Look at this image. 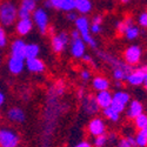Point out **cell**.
I'll use <instances>...</instances> for the list:
<instances>
[{"instance_id":"cell-37","label":"cell","mask_w":147,"mask_h":147,"mask_svg":"<svg viewBox=\"0 0 147 147\" xmlns=\"http://www.w3.org/2000/svg\"><path fill=\"white\" fill-rule=\"evenodd\" d=\"M79 14L77 13L76 11H71V12H67L66 13V19L69 21V22H76V20L78 19Z\"/></svg>"},{"instance_id":"cell-43","label":"cell","mask_w":147,"mask_h":147,"mask_svg":"<svg viewBox=\"0 0 147 147\" xmlns=\"http://www.w3.org/2000/svg\"><path fill=\"white\" fill-rule=\"evenodd\" d=\"M5 100H6V98H5V94L0 91V106H3L5 104Z\"/></svg>"},{"instance_id":"cell-38","label":"cell","mask_w":147,"mask_h":147,"mask_svg":"<svg viewBox=\"0 0 147 147\" xmlns=\"http://www.w3.org/2000/svg\"><path fill=\"white\" fill-rule=\"evenodd\" d=\"M73 147H93V145H92V142L88 141V140H81V141H79L78 144H76Z\"/></svg>"},{"instance_id":"cell-50","label":"cell","mask_w":147,"mask_h":147,"mask_svg":"<svg viewBox=\"0 0 147 147\" xmlns=\"http://www.w3.org/2000/svg\"><path fill=\"white\" fill-rule=\"evenodd\" d=\"M0 6H1V3H0Z\"/></svg>"},{"instance_id":"cell-34","label":"cell","mask_w":147,"mask_h":147,"mask_svg":"<svg viewBox=\"0 0 147 147\" xmlns=\"http://www.w3.org/2000/svg\"><path fill=\"white\" fill-rule=\"evenodd\" d=\"M90 30H91V33L93 35L100 34L102 32V24H91Z\"/></svg>"},{"instance_id":"cell-41","label":"cell","mask_w":147,"mask_h":147,"mask_svg":"<svg viewBox=\"0 0 147 147\" xmlns=\"http://www.w3.org/2000/svg\"><path fill=\"white\" fill-rule=\"evenodd\" d=\"M107 138H108V144L109 142H113V141H118L117 140V134L114 132H111L107 134Z\"/></svg>"},{"instance_id":"cell-24","label":"cell","mask_w":147,"mask_h":147,"mask_svg":"<svg viewBox=\"0 0 147 147\" xmlns=\"http://www.w3.org/2000/svg\"><path fill=\"white\" fill-rule=\"evenodd\" d=\"M39 54H40V46L38 44H34V42L27 44L26 52H25V60L39 58Z\"/></svg>"},{"instance_id":"cell-46","label":"cell","mask_w":147,"mask_h":147,"mask_svg":"<svg viewBox=\"0 0 147 147\" xmlns=\"http://www.w3.org/2000/svg\"><path fill=\"white\" fill-rule=\"evenodd\" d=\"M119 1H120L121 4H125V5H126V4H128V3L131 1V0H119Z\"/></svg>"},{"instance_id":"cell-22","label":"cell","mask_w":147,"mask_h":147,"mask_svg":"<svg viewBox=\"0 0 147 147\" xmlns=\"http://www.w3.org/2000/svg\"><path fill=\"white\" fill-rule=\"evenodd\" d=\"M132 71H133V67L127 65V64H125L124 66H121V67L113 68L112 69V76H113L114 81H121V82L126 81L127 77L129 76V73Z\"/></svg>"},{"instance_id":"cell-14","label":"cell","mask_w":147,"mask_h":147,"mask_svg":"<svg viewBox=\"0 0 147 147\" xmlns=\"http://www.w3.org/2000/svg\"><path fill=\"white\" fill-rule=\"evenodd\" d=\"M125 113H126V118L128 120H134L137 117H139L140 114L144 113V105H142V102L137 100V99L131 100V102L126 107Z\"/></svg>"},{"instance_id":"cell-5","label":"cell","mask_w":147,"mask_h":147,"mask_svg":"<svg viewBox=\"0 0 147 147\" xmlns=\"http://www.w3.org/2000/svg\"><path fill=\"white\" fill-rule=\"evenodd\" d=\"M131 94L127 91L124 90H118L113 93V100L111 104V107L113 111H115L117 113L121 114L122 112L126 111V107L128 106V104L131 102Z\"/></svg>"},{"instance_id":"cell-45","label":"cell","mask_w":147,"mask_h":147,"mask_svg":"<svg viewBox=\"0 0 147 147\" xmlns=\"http://www.w3.org/2000/svg\"><path fill=\"white\" fill-rule=\"evenodd\" d=\"M44 8H52V5H51V3L48 1V0H45V3H44Z\"/></svg>"},{"instance_id":"cell-32","label":"cell","mask_w":147,"mask_h":147,"mask_svg":"<svg viewBox=\"0 0 147 147\" xmlns=\"http://www.w3.org/2000/svg\"><path fill=\"white\" fill-rule=\"evenodd\" d=\"M8 44V38H7V33L5 27L0 26V48L6 47Z\"/></svg>"},{"instance_id":"cell-47","label":"cell","mask_w":147,"mask_h":147,"mask_svg":"<svg viewBox=\"0 0 147 147\" xmlns=\"http://www.w3.org/2000/svg\"><path fill=\"white\" fill-rule=\"evenodd\" d=\"M144 87H145V90H146V92H147V78H146V80H145V82H144Z\"/></svg>"},{"instance_id":"cell-40","label":"cell","mask_w":147,"mask_h":147,"mask_svg":"<svg viewBox=\"0 0 147 147\" xmlns=\"http://www.w3.org/2000/svg\"><path fill=\"white\" fill-rule=\"evenodd\" d=\"M69 38H71V40H73V39H79L80 38V34H79V32L74 28L71 33H69Z\"/></svg>"},{"instance_id":"cell-29","label":"cell","mask_w":147,"mask_h":147,"mask_svg":"<svg viewBox=\"0 0 147 147\" xmlns=\"http://www.w3.org/2000/svg\"><path fill=\"white\" fill-rule=\"evenodd\" d=\"M20 8L30 12V13H33V12L36 9V1H34V0H21Z\"/></svg>"},{"instance_id":"cell-4","label":"cell","mask_w":147,"mask_h":147,"mask_svg":"<svg viewBox=\"0 0 147 147\" xmlns=\"http://www.w3.org/2000/svg\"><path fill=\"white\" fill-rule=\"evenodd\" d=\"M32 20L34 26H36L41 34H46L50 30V17L44 7H36V9L32 13Z\"/></svg>"},{"instance_id":"cell-17","label":"cell","mask_w":147,"mask_h":147,"mask_svg":"<svg viewBox=\"0 0 147 147\" xmlns=\"http://www.w3.org/2000/svg\"><path fill=\"white\" fill-rule=\"evenodd\" d=\"M34 27V24L32 18L30 19H18L16 22V33L19 36H26L28 35Z\"/></svg>"},{"instance_id":"cell-26","label":"cell","mask_w":147,"mask_h":147,"mask_svg":"<svg viewBox=\"0 0 147 147\" xmlns=\"http://www.w3.org/2000/svg\"><path fill=\"white\" fill-rule=\"evenodd\" d=\"M102 111V115L105 119H107L108 121H111V122H118L120 120V115L119 113H117L115 111H113V109L111 107H107V108H104L101 109Z\"/></svg>"},{"instance_id":"cell-27","label":"cell","mask_w":147,"mask_h":147,"mask_svg":"<svg viewBox=\"0 0 147 147\" xmlns=\"http://www.w3.org/2000/svg\"><path fill=\"white\" fill-rule=\"evenodd\" d=\"M133 121H134V127L137 128V131L147 128V114L145 112L139 117H137Z\"/></svg>"},{"instance_id":"cell-2","label":"cell","mask_w":147,"mask_h":147,"mask_svg":"<svg viewBox=\"0 0 147 147\" xmlns=\"http://www.w3.org/2000/svg\"><path fill=\"white\" fill-rule=\"evenodd\" d=\"M74 24H76V30L79 32L80 38L82 39V41L87 46H90L91 48H93V50H96L98 48V41L93 36V34L91 33L90 19L86 16H79Z\"/></svg>"},{"instance_id":"cell-33","label":"cell","mask_w":147,"mask_h":147,"mask_svg":"<svg viewBox=\"0 0 147 147\" xmlns=\"http://www.w3.org/2000/svg\"><path fill=\"white\" fill-rule=\"evenodd\" d=\"M80 79L84 82H87L90 80H92V72L88 68H84L80 71Z\"/></svg>"},{"instance_id":"cell-15","label":"cell","mask_w":147,"mask_h":147,"mask_svg":"<svg viewBox=\"0 0 147 147\" xmlns=\"http://www.w3.org/2000/svg\"><path fill=\"white\" fill-rule=\"evenodd\" d=\"M7 68H8L11 74L19 76L24 72V69L26 68L25 67V60L9 55L8 59H7Z\"/></svg>"},{"instance_id":"cell-8","label":"cell","mask_w":147,"mask_h":147,"mask_svg":"<svg viewBox=\"0 0 147 147\" xmlns=\"http://www.w3.org/2000/svg\"><path fill=\"white\" fill-rule=\"evenodd\" d=\"M146 78H147V65H142L133 68V71L129 73V76L126 79V82L132 87H139L141 85H144Z\"/></svg>"},{"instance_id":"cell-16","label":"cell","mask_w":147,"mask_h":147,"mask_svg":"<svg viewBox=\"0 0 147 147\" xmlns=\"http://www.w3.org/2000/svg\"><path fill=\"white\" fill-rule=\"evenodd\" d=\"M25 67L28 72L33 74H41L46 71V65L44 60L40 58H34V59H27L25 60Z\"/></svg>"},{"instance_id":"cell-31","label":"cell","mask_w":147,"mask_h":147,"mask_svg":"<svg viewBox=\"0 0 147 147\" xmlns=\"http://www.w3.org/2000/svg\"><path fill=\"white\" fill-rule=\"evenodd\" d=\"M137 25L141 28H147V11H142L137 18Z\"/></svg>"},{"instance_id":"cell-35","label":"cell","mask_w":147,"mask_h":147,"mask_svg":"<svg viewBox=\"0 0 147 147\" xmlns=\"http://www.w3.org/2000/svg\"><path fill=\"white\" fill-rule=\"evenodd\" d=\"M125 27H126V25H125V21H124V19H122V20H118V21L115 22V31L118 32V34H120V35H124Z\"/></svg>"},{"instance_id":"cell-23","label":"cell","mask_w":147,"mask_h":147,"mask_svg":"<svg viewBox=\"0 0 147 147\" xmlns=\"http://www.w3.org/2000/svg\"><path fill=\"white\" fill-rule=\"evenodd\" d=\"M93 9V3L91 0H76V11L80 16H87Z\"/></svg>"},{"instance_id":"cell-21","label":"cell","mask_w":147,"mask_h":147,"mask_svg":"<svg viewBox=\"0 0 147 147\" xmlns=\"http://www.w3.org/2000/svg\"><path fill=\"white\" fill-rule=\"evenodd\" d=\"M52 5V8H57L63 12L76 11V0H48Z\"/></svg>"},{"instance_id":"cell-30","label":"cell","mask_w":147,"mask_h":147,"mask_svg":"<svg viewBox=\"0 0 147 147\" xmlns=\"http://www.w3.org/2000/svg\"><path fill=\"white\" fill-rule=\"evenodd\" d=\"M93 147H106L108 145V138H107V133L102 134V136H98L93 139L92 142Z\"/></svg>"},{"instance_id":"cell-11","label":"cell","mask_w":147,"mask_h":147,"mask_svg":"<svg viewBox=\"0 0 147 147\" xmlns=\"http://www.w3.org/2000/svg\"><path fill=\"white\" fill-rule=\"evenodd\" d=\"M80 101H81V108L84 113H86L87 115H91V117L96 115L98 112L100 111V107L98 106L95 96L92 94H86Z\"/></svg>"},{"instance_id":"cell-19","label":"cell","mask_w":147,"mask_h":147,"mask_svg":"<svg viewBox=\"0 0 147 147\" xmlns=\"http://www.w3.org/2000/svg\"><path fill=\"white\" fill-rule=\"evenodd\" d=\"M92 88L96 92H101V91H108L111 87V81L109 79L105 76H95L91 80Z\"/></svg>"},{"instance_id":"cell-12","label":"cell","mask_w":147,"mask_h":147,"mask_svg":"<svg viewBox=\"0 0 147 147\" xmlns=\"http://www.w3.org/2000/svg\"><path fill=\"white\" fill-rule=\"evenodd\" d=\"M86 48L87 45L82 41L81 38L73 39L69 42V52L74 59H82V57L86 54Z\"/></svg>"},{"instance_id":"cell-25","label":"cell","mask_w":147,"mask_h":147,"mask_svg":"<svg viewBox=\"0 0 147 147\" xmlns=\"http://www.w3.org/2000/svg\"><path fill=\"white\" fill-rule=\"evenodd\" d=\"M134 140L137 147H147V128L138 131L134 136Z\"/></svg>"},{"instance_id":"cell-3","label":"cell","mask_w":147,"mask_h":147,"mask_svg":"<svg viewBox=\"0 0 147 147\" xmlns=\"http://www.w3.org/2000/svg\"><path fill=\"white\" fill-rule=\"evenodd\" d=\"M142 54H144L142 47L137 44H132L125 48L124 53H122V59H124V61L127 65L134 67L141 63Z\"/></svg>"},{"instance_id":"cell-44","label":"cell","mask_w":147,"mask_h":147,"mask_svg":"<svg viewBox=\"0 0 147 147\" xmlns=\"http://www.w3.org/2000/svg\"><path fill=\"white\" fill-rule=\"evenodd\" d=\"M114 87L117 88V91L122 88V82L121 81H114Z\"/></svg>"},{"instance_id":"cell-48","label":"cell","mask_w":147,"mask_h":147,"mask_svg":"<svg viewBox=\"0 0 147 147\" xmlns=\"http://www.w3.org/2000/svg\"><path fill=\"white\" fill-rule=\"evenodd\" d=\"M1 61H3V60H1V55H0V65H1Z\"/></svg>"},{"instance_id":"cell-20","label":"cell","mask_w":147,"mask_h":147,"mask_svg":"<svg viewBox=\"0 0 147 147\" xmlns=\"http://www.w3.org/2000/svg\"><path fill=\"white\" fill-rule=\"evenodd\" d=\"M95 96V100L98 102V106L100 107V109L107 108L111 106L112 100H113V93L111 91H101V92H96Z\"/></svg>"},{"instance_id":"cell-13","label":"cell","mask_w":147,"mask_h":147,"mask_svg":"<svg viewBox=\"0 0 147 147\" xmlns=\"http://www.w3.org/2000/svg\"><path fill=\"white\" fill-rule=\"evenodd\" d=\"M26 46L27 44L25 42V40L18 38L12 41L11 46H9V52H11V57L14 58H19V59H24L25 60V52H26Z\"/></svg>"},{"instance_id":"cell-36","label":"cell","mask_w":147,"mask_h":147,"mask_svg":"<svg viewBox=\"0 0 147 147\" xmlns=\"http://www.w3.org/2000/svg\"><path fill=\"white\" fill-rule=\"evenodd\" d=\"M82 61H84V63H86V64H88V65H91L92 67H96L95 60H94L90 54H87V53L82 57Z\"/></svg>"},{"instance_id":"cell-10","label":"cell","mask_w":147,"mask_h":147,"mask_svg":"<svg viewBox=\"0 0 147 147\" xmlns=\"http://www.w3.org/2000/svg\"><path fill=\"white\" fill-rule=\"evenodd\" d=\"M125 21V32H124V36L129 40V41H134V40H137L139 36L141 35V30L140 27L137 25L136 22H134L133 18L132 17H126L124 19Z\"/></svg>"},{"instance_id":"cell-49","label":"cell","mask_w":147,"mask_h":147,"mask_svg":"<svg viewBox=\"0 0 147 147\" xmlns=\"http://www.w3.org/2000/svg\"><path fill=\"white\" fill-rule=\"evenodd\" d=\"M34 1H36V3H38V1H40V0H34Z\"/></svg>"},{"instance_id":"cell-18","label":"cell","mask_w":147,"mask_h":147,"mask_svg":"<svg viewBox=\"0 0 147 147\" xmlns=\"http://www.w3.org/2000/svg\"><path fill=\"white\" fill-rule=\"evenodd\" d=\"M6 117L11 122H14V124H22V122L26 121L25 111H24L22 108L18 107V106L11 107L6 113Z\"/></svg>"},{"instance_id":"cell-7","label":"cell","mask_w":147,"mask_h":147,"mask_svg":"<svg viewBox=\"0 0 147 147\" xmlns=\"http://www.w3.org/2000/svg\"><path fill=\"white\" fill-rule=\"evenodd\" d=\"M69 42H71L69 34H67L66 32H59V33L52 34L51 46H52V51L57 54L63 53L69 45Z\"/></svg>"},{"instance_id":"cell-6","label":"cell","mask_w":147,"mask_h":147,"mask_svg":"<svg viewBox=\"0 0 147 147\" xmlns=\"http://www.w3.org/2000/svg\"><path fill=\"white\" fill-rule=\"evenodd\" d=\"M20 136L17 131L9 127L0 128V147H18Z\"/></svg>"},{"instance_id":"cell-28","label":"cell","mask_w":147,"mask_h":147,"mask_svg":"<svg viewBox=\"0 0 147 147\" xmlns=\"http://www.w3.org/2000/svg\"><path fill=\"white\" fill-rule=\"evenodd\" d=\"M117 147H137L134 137L132 136H126L117 141Z\"/></svg>"},{"instance_id":"cell-1","label":"cell","mask_w":147,"mask_h":147,"mask_svg":"<svg viewBox=\"0 0 147 147\" xmlns=\"http://www.w3.org/2000/svg\"><path fill=\"white\" fill-rule=\"evenodd\" d=\"M18 21V7L17 5L11 1V0H6V1L1 3L0 6V26L3 27H11L16 25Z\"/></svg>"},{"instance_id":"cell-42","label":"cell","mask_w":147,"mask_h":147,"mask_svg":"<svg viewBox=\"0 0 147 147\" xmlns=\"http://www.w3.org/2000/svg\"><path fill=\"white\" fill-rule=\"evenodd\" d=\"M77 95H78V98H79V99L81 100V99H82V98H84L85 95H86V94H85V88L80 87V88L78 90V92H77Z\"/></svg>"},{"instance_id":"cell-39","label":"cell","mask_w":147,"mask_h":147,"mask_svg":"<svg viewBox=\"0 0 147 147\" xmlns=\"http://www.w3.org/2000/svg\"><path fill=\"white\" fill-rule=\"evenodd\" d=\"M91 21H92L91 24H102L104 18H102V16H100V14H96V16H94V17L92 18Z\"/></svg>"},{"instance_id":"cell-9","label":"cell","mask_w":147,"mask_h":147,"mask_svg":"<svg viewBox=\"0 0 147 147\" xmlns=\"http://www.w3.org/2000/svg\"><path fill=\"white\" fill-rule=\"evenodd\" d=\"M87 132L93 138H95L98 136H102V134H106L107 125H106L105 120L102 118H99V117L92 118L87 124Z\"/></svg>"}]
</instances>
